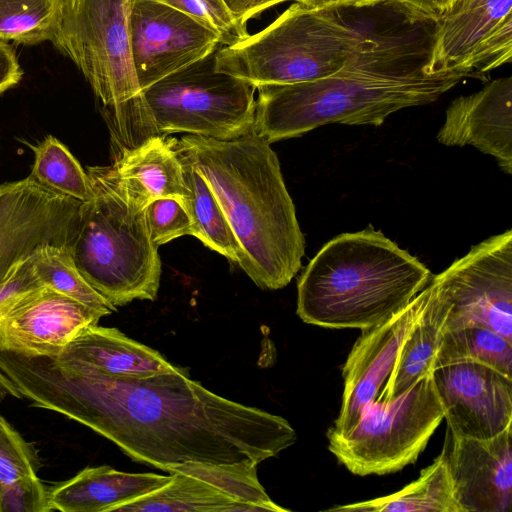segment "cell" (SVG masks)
Returning a JSON list of instances; mask_svg holds the SVG:
<instances>
[{"instance_id":"1","label":"cell","mask_w":512,"mask_h":512,"mask_svg":"<svg viewBox=\"0 0 512 512\" xmlns=\"http://www.w3.org/2000/svg\"><path fill=\"white\" fill-rule=\"evenodd\" d=\"M0 371L33 406L75 420L133 461L166 472L189 461L260 464L297 440L283 417L217 395L185 370L114 376L0 351Z\"/></svg>"},{"instance_id":"2","label":"cell","mask_w":512,"mask_h":512,"mask_svg":"<svg viewBox=\"0 0 512 512\" xmlns=\"http://www.w3.org/2000/svg\"><path fill=\"white\" fill-rule=\"evenodd\" d=\"M435 23L417 12L401 26L365 22L360 43L333 75L257 87L252 132L271 144L331 123L380 126L398 110L435 102L470 77L426 72Z\"/></svg>"},{"instance_id":"3","label":"cell","mask_w":512,"mask_h":512,"mask_svg":"<svg viewBox=\"0 0 512 512\" xmlns=\"http://www.w3.org/2000/svg\"><path fill=\"white\" fill-rule=\"evenodd\" d=\"M175 148L216 197L241 249L238 266L262 289L288 285L305 238L270 143L251 131L231 140L184 135Z\"/></svg>"},{"instance_id":"4","label":"cell","mask_w":512,"mask_h":512,"mask_svg":"<svg viewBox=\"0 0 512 512\" xmlns=\"http://www.w3.org/2000/svg\"><path fill=\"white\" fill-rule=\"evenodd\" d=\"M428 268L371 225L328 241L297 284L307 324L364 330L404 308L431 279Z\"/></svg>"},{"instance_id":"5","label":"cell","mask_w":512,"mask_h":512,"mask_svg":"<svg viewBox=\"0 0 512 512\" xmlns=\"http://www.w3.org/2000/svg\"><path fill=\"white\" fill-rule=\"evenodd\" d=\"M132 1L64 0L52 40L82 72L100 101L114 156L135 148L153 133L131 59L128 20Z\"/></svg>"},{"instance_id":"6","label":"cell","mask_w":512,"mask_h":512,"mask_svg":"<svg viewBox=\"0 0 512 512\" xmlns=\"http://www.w3.org/2000/svg\"><path fill=\"white\" fill-rule=\"evenodd\" d=\"M365 20L344 6L290 5L263 30L216 51L218 71L255 88L315 81L333 75L360 43Z\"/></svg>"},{"instance_id":"7","label":"cell","mask_w":512,"mask_h":512,"mask_svg":"<svg viewBox=\"0 0 512 512\" xmlns=\"http://www.w3.org/2000/svg\"><path fill=\"white\" fill-rule=\"evenodd\" d=\"M94 197L82 202L68 249L84 279L114 307L157 298L161 261L145 209L132 206L106 166L88 167Z\"/></svg>"},{"instance_id":"8","label":"cell","mask_w":512,"mask_h":512,"mask_svg":"<svg viewBox=\"0 0 512 512\" xmlns=\"http://www.w3.org/2000/svg\"><path fill=\"white\" fill-rule=\"evenodd\" d=\"M216 51L141 91L158 135L231 140L252 131L256 88L218 71Z\"/></svg>"},{"instance_id":"9","label":"cell","mask_w":512,"mask_h":512,"mask_svg":"<svg viewBox=\"0 0 512 512\" xmlns=\"http://www.w3.org/2000/svg\"><path fill=\"white\" fill-rule=\"evenodd\" d=\"M432 373L394 400L366 405L347 432H328L330 452L359 476L394 473L414 463L444 419Z\"/></svg>"},{"instance_id":"10","label":"cell","mask_w":512,"mask_h":512,"mask_svg":"<svg viewBox=\"0 0 512 512\" xmlns=\"http://www.w3.org/2000/svg\"><path fill=\"white\" fill-rule=\"evenodd\" d=\"M451 303L446 328L478 325L512 342V230L471 247L434 276Z\"/></svg>"},{"instance_id":"11","label":"cell","mask_w":512,"mask_h":512,"mask_svg":"<svg viewBox=\"0 0 512 512\" xmlns=\"http://www.w3.org/2000/svg\"><path fill=\"white\" fill-rule=\"evenodd\" d=\"M82 202L53 191L31 176L0 185V284L37 249L67 246Z\"/></svg>"},{"instance_id":"12","label":"cell","mask_w":512,"mask_h":512,"mask_svg":"<svg viewBox=\"0 0 512 512\" xmlns=\"http://www.w3.org/2000/svg\"><path fill=\"white\" fill-rule=\"evenodd\" d=\"M511 57L512 0H464L436 20L426 72L482 79Z\"/></svg>"},{"instance_id":"13","label":"cell","mask_w":512,"mask_h":512,"mask_svg":"<svg viewBox=\"0 0 512 512\" xmlns=\"http://www.w3.org/2000/svg\"><path fill=\"white\" fill-rule=\"evenodd\" d=\"M128 27L132 64L141 91L221 46L212 30L156 0H133Z\"/></svg>"},{"instance_id":"14","label":"cell","mask_w":512,"mask_h":512,"mask_svg":"<svg viewBox=\"0 0 512 512\" xmlns=\"http://www.w3.org/2000/svg\"><path fill=\"white\" fill-rule=\"evenodd\" d=\"M101 316L53 289L40 286L0 307V351L28 357H57Z\"/></svg>"},{"instance_id":"15","label":"cell","mask_w":512,"mask_h":512,"mask_svg":"<svg viewBox=\"0 0 512 512\" xmlns=\"http://www.w3.org/2000/svg\"><path fill=\"white\" fill-rule=\"evenodd\" d=\"M432 377L451 432L486 439L511 426V376L486 364L460 361L436 367Z\"/></svg>"},{"instance_id":"16","label":"cell","mask_w":512,"mask_h":512,"mask_svg":"<svg viewBox=\"0 0 512 512\" xmlns=\"http://www.w3.org/2000/svg\"><path fill=\"white\" fill-rule=\"evenodd\" d=\"M427 287L385 321L361 330L343 366L344 388L340 412L331 433H345L360 418L364 407L376 402L400 350L422 313Z\"/></svg>"},{"instance_id":"17","label":"cell","mask_w":512,"mask_h":512,"mask_svg":"<svg viewBox=\"0 0 512 512\" xmlns=\"http://www.w3.org/2000/svg\"><path fill=\"white\" fill-rule=\"evenodd\" d=\"M511 426L476 439L447 428L443 451L463 512H510L512 507Z\"/></svg>"},{"instance_id":"18","label":"cell","mask_w":512,"mask_h":512,"mask_svg":"<svg viewBox=\"0 0 512 512\" xmlns=\"http://www.w3.org/2000/svg\"><path fill=\"white\" fill-rule=\"evenodd\" d=\"M437 140L447 146L472 145L512 173V77L495 79L480 91L453 100Z\"/></svg>"},{"instance_id":"19","label":"cell","mask_w":512,"mask_h":512,"mask_svg":"<svg viewBox=\"0 0 512 512\" xmlns=\"http://www.w3.org/2000/svg\"><path fill=\"white\" fill-rule=\"evenodd\" d=\"M176 140L162 135L150 137L106 166L116 187L132 206L146 209L159 198H174L184 206L187 190Z\"/></svg>"},{"instance_id":"20","label":"cell","mask_w":512,"mask_h":512,"mask_svg":"<svg viewBox=\"0 0 512 512\" xmlns=\"http://www.w3.org/2000/svg\"><path fill=\"white\" fill-rule=\"evenodd\" d=\"M62 370L88 369L114 376L174 373L182 368L158 351L137 342L116 328L90 325L51 358Z\"/></svg>"},{"instance_id":"21","label":"cell","mask_w":512,"mask_h":512,"mask_svg":"<svg viewBox=\"0 0 512 512\" xmlns=\"http://www.w3.org/2000/svg\"><path fill=\"white\" fill-rule=\"evenodd\" d=\"M170 481L171 475L129 473L108 465L86 467L48 489V498L52 511L114 512Z\"/></svg>"},{"instance_id":"22","label":"cell","mask_w":512,"mask_h":512,"mask_svg":"<svg viewBox=\"0 0 512 512\" xmlns=\"http://www.w3.org/2000/svg\"><path fill=\"white\" fill-rule=\"evenodd\" d=\"M426 287L428 296L424 309L406 338L376 402L394 400L435 369L451 303L434 276Z\"/></svg>"},{"instance_id":"23","label":"cell","mask_w":512,"mask_h":512,"mask_svg":"<svg viewBox=\"0 0 512 512\" xmlns=\"http://www.w3.org/2000/svg\"><path fill=\"white\" fill-rule=\"evenodd\" d=\"M339 512H463L444 451L420 476L399 491L371 500L329 508Z\"/></svg>"},{"instance_id":"24","label":"cell","mask_w":512,"mask_h":512,"mask_svg":"<svg viewBox=\"0 0 512 512\" xmlns=\"http://www.w3.org/2000/svg\"><path fill=\"white\" fill-rule=\"evenodd\" d=\"M170 475L171 481L168 484L121 505L116 511H263L259 506L239 503L212 485L191 475L181 472H173Z\"/></svg>"},{"instance_id":"25","label":"cell","mask_w":512,"mask_h":512,"mask_svg":"<svg viewBox=\"0 0 512 512\" xmlns=\"http://www.w3.org/2000/svg\"><path fill=\"white\" fill-rule=\"evenodd\" d=\"M177 153L182 161L187 190L184 207L193 224V236L238 265L241 249L216 197L198 169L178 151Z\"/></svg>"},{"instance_id":"26","label":"cell","mask_w":512,"mask_h":512,"mask_svg":"<svg viewBox=\"0 0 512 512\" xmlns=\"http://www.w3.org/2000/svg\"><path fill=\"white\" fill-rule=\"evenodd\" d=\"M473 361L512 376V342L478 325L445 328L435 368L453 362Z\"/></svg>"},{"instance_id":"27","label":"cell","mask_w":512,"mask_h":512,"mask_svg":"<svg viewBox=\"0 0 512 512\" xmlns=\"http://www.w3.org/2000/svg\"><path fill=\"white\" fill-rule=\"evenodd\" d=\"M30 262L42 286L87 306L101 317L117 310L84 279L67 246L41 247Z\"/></svg>"},{"instance_id":"28","label":"cell","mask_w":512,"mask_h":512,"mask_svg":"<svg viewBox=\"0 0 512 512\" xmlns=\"http://www.w3.org/2000/svg\"><path fill=\"white\" fill-rule=\"evenodd\" d=\"M257 465L250 459L222 464L189 461L173 466L167 472H181L196 477L235 501L259 506L263 511H289L278 506L265 492L257 477Z\"/></svg>"},{"instance_id":"29","label":"cell","mask_w":512,"mask_h":512,"mask_svg":"<svg viewBox=\"0 0 512 512\" xmlns=\"http://www.w3.org/2000/svg\"><path fill=\"white\" fill-rule=\"evenodd\" d=\"M31 176L41 185L81 202L94 197L90 177L69 149L49 135L33 146Z\"/></svg>"},{"instance_id":"30","label":"cell","mask_w":512,"mask_h":512,"mask_svg":"<svg viewBox=\"0 0 512 512\" xmlns=\"http://www.w3.org/2000/svg\"><path fill=\"white\" fill-rule=\"evenodd\" d=\"M64 0H0V40L35 45L54 39Z\"/></svg>"},{"instance_id":"31","label":"cell","mask_w":512,"mask_h":512,"mask_svg":"<svg viewBox=\"0 0 512 512\" xmlns=\"http://www.w3.org/2000/svg\"><path fill=\"white\" fill-rule=\"evenodd\" d=\"M40 467L37 451L0 415V489L35 476Z\"/></svg>"},{"instance_id":"32","label":"cell","mask_w":512,"mask_h":512,"mask_svg":"<svg viewBox=\"0 0 512 512\" xmlns=\"http://www.w3.org/2000/svg\"><path fill=\"white\" fill-rule=\"evenodd\" d=\"M171 6L212 30L222 46L234 44L249 35L228 12L222 0H156Z\"/></svg>"},{"instance_id":"33","label":"cell","mask_w":512,"mask_h":512,"mask_svg":"<svg viewBox=\"0 0 512 512\" xmlns=\"http://www.w3.org/2000/svg\"><path fill=\"white\" fill-rule=\"evenodd\" d=\"M151 242L159 247L176 238L193 236V224L183 204L174 198H159L145 209Z\"/></svg>"},{"instance_id":"34","label":"cell","mask_w":512,"mask_h":512,"mask_svg":"<svg viewBox=\"0 0 512 512\" xmlns=\"http://www.w3.org/2000/svg\"><path fill=\"white\" fill-rule=\"evenodd\" d=\"M48 489L37 475L0 489V512H50Z\"/></svg>"},{"instance_id":"35","label":"cell","mask_w":512,"mask_h":512,"mask_svg":"<svg viewBox=\"0 0 512 512\" xmlns=\"http://www.w3.org/2000/svg\"><path fill=\"white\" fill-rule=\"evenodd\" d=\"M40 286L42 285L34 273L29 258L15 267L6 280L0 284V307L7 300Z\"/></svg>"},{"instance_id":"36","label":"cell","mask_w":512,"mask_h":512,"mask_svg":"<svg viewBox=\"0 0 512 512\" xmlns=\"http://www.w3.org/2000/svg\"><path fill=\"white\" fill-rule=\"evenodd\" d=\"M294 0H222L233 19L247 28L248 20L283 2Z\"/></svg>"},{"instance_id":"37","label":"cell","mask_w":512,"mask_h":512,"mask_svg":"<svg viewBox=\"0 0 512 512\" xmlns=\"http://www.w3.org/2000/svg\"><path fill=\"white\" fill-rule=\"evenodd\" d=\"M22 70L11 45L0 40V94L20 81Z\"/></svg>"},{"instance_id":"38","label":"cell","mask_w":512,"mask_h":512,"mask_svg":"<svg viewBox=\"0 0 512 512\" xmlns=\"http://www.w3.org/2000/svg\"><path fill=\"white\" fill-rule=\"evenodd\" d=\"M425 17L437 20L452 12L464 0H395Z\"/></svg>"},{"instance_id":"39","label":"cell","mask_w":512,"mask_h":512,"mask_svg":"<svg viewBox=\"0 0 512 512\" xmlns=\"http://www.w3.org/2000/svg\"><path fill=\"white\" fill-rule=\"evenodd\" d=\"M309 8H328L341 5H348L351 0H294Z\"/></svg>"},{"instance_id":"40","label":"cell","mask_w":512,"mask_h":512,"mask_svg":"<svg viewBox=\"0 0 512 512\" xmlns=\"http://www.w3.org/2000/svg\"><path fill=\"white\" fill-rule=\"evenodd\" d=\"M21 398L20 393L13 383L0 371V403L7 397Z\"/></svg>"},{"instance_id":"41","label":"cell","mask_w":512,"mask_h":512,"mask_svg":"<svg viewBox=\"0 0 512 512\" xmlns=\"http://www.w3.org/2000/svg\"><path fill=\"white\" fill-rule=\"evenodd\" d=\"M385 0H351V2L348 5H356V6H363V5H370L378 2H382Z\"/></svg>"}]
</instances>
